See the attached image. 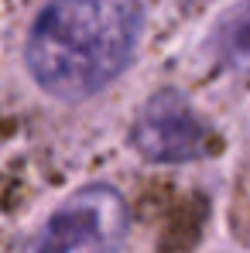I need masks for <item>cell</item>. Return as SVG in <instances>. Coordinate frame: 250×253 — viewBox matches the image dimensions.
Returning <instances> with one entry per match:
<instances>
[{"label": "cell", "instance_id": "obj_4", "mask_svg": "<svg viewBox=\"0 0 250 253\" xmlns=\"http://www.w3.org/2000/svg\"><path fill=\"white\" fill-rule=\"evenodd\" d=\"M209 55L219 69H250V0H237L216 17L209 31Z\"/></svg>", "mask_w": 250, "mask_h": 253}, {"label": "cell", "instance_id": "obj_3", "mask_svg": "<svg viewBox=\"0 0 250 253\" xmlns=\"http://www.w3.org/2000/svg\"><path fill=\"white\" fill-rule=\"evenodd\" d=\"M130 144L144 161H154V165H189L216 151V137L206 120L175 89L154 92L141 106L130 126Z\"/></svg>", "mask_w": 250, "mask_h": 253}, {"label": "cell", "instance_id": "obj_1", "mask_svg": "<svg viewBox=\"0 0 250 253\" xmlns=\"http://www.w3.org/2000/svg\"><path fill=\"white\" fill-rule=\"evenodd\" d=\"M141 28V0H48L28 31V72L55 99H89L134 62Z\"/></svg>", "mask_w": 250, "mask_h": 253}, {"label": "cell", "instance_id": "obj_2", "mask_svg": "<svg viewBox=\"0 0 250 253\" xmlns=\"http://www.w3.org/2000/svg\"><path fill=\"white\" fill-rule=\"evenodd\" d=\"M127 229L124 195L113 185H86L45 219L24 253H120Z\"/></svg>", "mask_w": 250, "mask_h": 253}]
</instances>
